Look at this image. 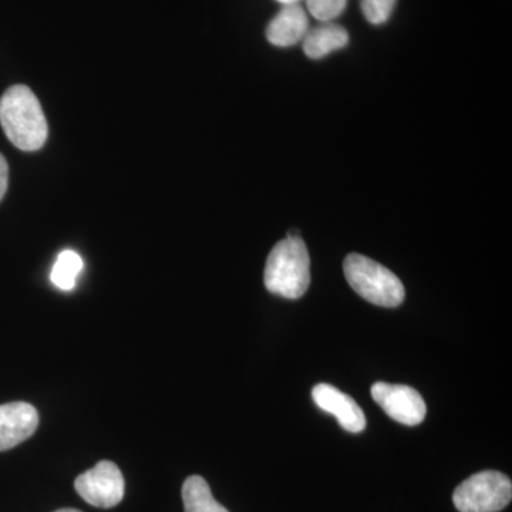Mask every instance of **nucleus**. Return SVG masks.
<instances>
[{
	"mask_svg": "<svg viewBox=\"0 0 512 512\" xmlns=\"http://www.w3.org/2000/svg\"><path fill=\"white\" fill-rule=\"evenodd\" d=\"M0 124L13 146L36 151L45 146L47 121L35 93L26 86H13L0 99Z\"/></svg>",
	"mask_w": 512,
	"mask_h": 512,
	"instance_id": "f257e3e1",
	"label": "nucleus"
},
{
	"mask_svg": "<svg viewBox=\"0 0 512 512\" xmlns=\"http://www.w3.org/2000/svg\"><path fill=\"white\" fill-rule=\"evenodd\" d=\"M266 289L286 299H299L311 285V258L305 242L298 237L279 241L266 259Z\"/></svg>",
	"mask_w": 512,
	"mask_h": 512,
	"instance_id": "f03ea898",
	"label": "nucleus"
},
{
	"mask_svg": "<svg viewBox=\"0 0 512 512\" xmlns=\"http://www.w3.org/2000/svg\"><path fill=\"white\" fill-rule=\"evenodd\" d=\"M343 271L353 291L373 305L396 308L406 298L402 281L386 266L365 255L346 256Z\"/></svg>",
	"mask_w": 512,
	"mask_h": 512,
	"instance_id": "7ed1b4c3",
	"label": "nucleus"
},
{
	"mask_svg": "<svg viewBox=\"0 0 512 512\" xmlns=\"http://www.w3.org/2000/svg\"><path fill=\"white\" fill-rule=\"evenodd\" d=\"M512 498L510 477L500 471L485 470L463 481L453 494L460 512H500Z\"/></svg>",
	"mask_w": 512,
	"mask_h": 512,
	"instance_id": "20e7f679",
	"label": "nucleus"
},
{
	"mask_svg": "<svg viewBox=\"0 0 512 512\" xmlns=\"http://www.w3.org/2000/svg\"><path fill=\"white\" fill-rule=\"evenodd\" d=\"M74 488L93 507L113 508L123 501L124 477L116 464L104 460L80 474L74 481Z\"/></svg>",
	"mask_w": 512,
	"mask_h": 512,
	"instance_id": "39448f33",
	"label": "nucleus"
},
{
	"mask_svg": "<svg viewBox=\"0 0 512 512\" xmlns=\"http://www.w3.org/2000/svg\"><path fill=\"white\" fill-rule=\"evenodd\" d=\"M373 400L387 416L404 426H417L427 413L426 403L416 389L404 384L377 382L373 384Z\"/></svg>",
	"mask_w": 512,
	"mask_h": 512,
	"instance_id": "423d86ee",
	"label": "nucleus"
},
{
	"mask_svg": "<svg viewBox=\"0 0 512 512\" xmlns=\"http://www.w3.org/2000/svg\"><path fill=\"white\" fill-rule=\"evenodd\" d=\"M312 397L320 410L338 419L343 430L349 433H360L366 429L365 413L349 394L340 392L330 384L319 383L313 387Z\"/></svg>",
	"mask_w": 512,
	"mask_h": 512,
	"instance_id": "0eeeda50",
	"label": "nucleus"
},
{
	"mask_svg": "<svg viewBox=\"0 0 512 512\" xmlns=\"http://www.w3.org/2000/svg\"><path fill=\"white\" fill-rule=\"evenodd\" d=\"M39 427V414L32 404H0V451L10 450L33 436Z\"/></svg>",
	"mask_w": 512,
	"mask_h": 512,
	"instance_id": "6e6552de",
	"label": "nucleus"
},
{
	"mask_svg": "<svg viewBox=\"0 0 512 512\" xmlns=\"http://www.w3.org/2000/svg\"><path fill=\"white\" fill-rule=\"evenodd\" d=\"M309 30V19L301 5H285L266 28V39L276 47L302 42Z\"/></svg>",
	"mask_w": 512,
	"mask_h": 512,
	"instance_id": "1a4fd4ad",
	"label": "nucleus"
},
{
	"mask_svg": "<svg viewBox=\"0 0 512 512\" xmlns=\"http://www.w3.org/2000/svg\"><path fill=\"white\" fill-rule=\"evenodd\" d=\"M303 50L309 59L319 60L349 45V33L343 26L326 22L309 29L303 37Z\"/></svg>",
	"mask_w": 512,
	"mask_h": 512,
	"instance_id": "9d476101",
	"label": "nucleus"
},
{
	"mask_svg": "<svg viewBox=\"0 0 512 512\" xmlns=\"http://www.w3.org/2000/svg\"><path fill=\"white\" fill-rule=\"evenodd\" d=\"M183 501L185 512H229L211 493L210 485L200 476L184 481Z\"/></svg>",
	"mask_w": 512,
	"mask_h": 512,
	"instance_id": "9b49d317",
	"label": "nucleus"
},
{
	"mask_svg": "<svg viewBox=\"0 0 512 512\" xmlns=\"http://www.w3.org/2000/svg\"><path fill=\"white\" fill-rule=\"evenodd\" d=\"M84 262L82 256L72 249H66L57 256L56 264L53 265L52 279L53 284L62 291H72L76 286L77 276L83 271Z\"/></svg>",
	"mask_w": 512,
	"mask_h": 512,
	"instance_id": "f8f14e48",
	"label": "nucleus"
},
{
	"mask_svg": "<svg viewBox=\"0 0 512 512\" xmlns=\"http://www.w3.org/2000/svg\"><path fill=\"white\" fill-rule=\"evenodd\" d=\"M348 6V0H306V8L319 22H332L338 19Z\"/></svg>",
	"mask_w": 512,
	"mask_h": 512,
	"instance_id": "ddd939ff",
	"label": "nucleus"
},
{
	"mask_svg": "<svg viewBox=\"0 0 512 512\" xmlns=\"http://www.w3.org/2000/svg\"><path fill=\"white\" fill-rule=\"evenodd\" d=\"M396 3L397 0H362L360 8H362L363 16H365L367 22L380 26L384 25L393 15Z\"/></svg>",
	"mask_w": 512,
	"mask_h": 512,
	"instance_id": "4468645a",
	"label": "nucleus"
},
{
	"mask_svg": "<svg viewBox=\"0 0 512 512\" xmlns=\"http://www.w3.org/2000/svg\"><path fill=\"white\" fill-rule=\"evenodd\" d=\"M9 183V167L6 163L5 157L0 154V201L5 197L6 191H8Z\"/></svg>",
	"mask_w": 512,
	"mask_h": 512,
	"instance_id": "2eb2a0df",
	"label": "nucleus"
},
{
	"mask_svg": "<svg viewBox=\"0 0 512 512\" xmlns=\"http://www.w3.org/2000/svg\"><path fill=\"white\" fill-rule=\"evenodd\" d=\"M276 2L282 3V5H299L301 0H276Z\"/></svg>",
	"mask_w": 512,
	"mask_h": 512,
	"instance_id": "dca6fc26",
	"label": "nucleus"
},
{
	"mask_svg": "<svg viewBox=\"0 0 512 512\" xmlns=\"http://www.w3.org/2000/svg\"><path fill=\"white\" fill-rule=\"evenodd\" d=\"M55 512H82V511L74 510V508H62V510H57Z\"/></svg>",
	"mask_w": 512,
	"mask_h": 512,
	"instance_id": "f3484780",
	"label": "nucleus"
}]
</instances>
